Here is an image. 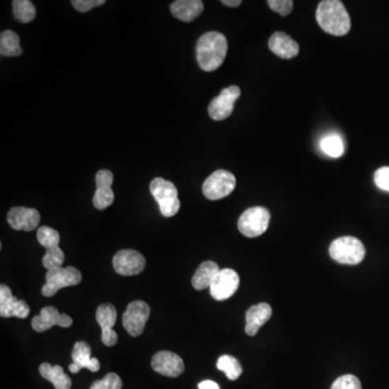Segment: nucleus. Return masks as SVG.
Instances as JSON below:
<instances>
[{
  "label": "nucleus",
  "instance_id": "nucleus-8",
  "mask_svg": "<svg viewBox=\"0 0 389 389\" xmlns=\"http://www.w3.org/2000/svg\"><path fill=\"white\" fill-rule=\"evenodd\" d=\"M150 308L143 300L130 303L123 312V325L131 337H139L145 329L146 322L150 318Z\"/></svg>",
  "mask_w": 389,
  "mask_h": 389
},
{
  "label": "nucleus",
  "instance_id": "nucleus-12",
  "mask_svg": "<svg viewBox=\"0 0 389 389\" xmlns=\"http://www.w3.org/2000/svg\"><path fill=\"white\" fill-rule=\"evenodd\" d=\"M73 325V319L67 314H60L59 310L52 306H47L41 310L40 314L33 318L32 328L36 332H45L55 326L69 328Z\"/></svg>",
  "mask_w": 389,
  "mask_h": 389
},
{
  "label": "nucleus",
  "instance_id": "nucleus-24",
  "mask_svg": "<svg viewBox=\"0 0 389 389\" xmlns=\"http://www.w3.org/2000/svg\"><path fill=\"white\" fill-rule=\"evenodd\" d=\"M0 55L8 57L22 55L20 38L13 30H4L0 34Z\"/></svg>",
  "mask_w": 389,
  "mask_h": 389
},
{
  "label": "nucleus",
  "instance_id": "nucleus-35",
  "mask_svg": "<svg viewBox=\"0 0 389 389\" xmlns=\"http://www.w3.org/2000/svg\"><path fill=\"white\" fill-rule=\"evenodd\" d=\"M199 389H220L218 383L213 382V380H203V382L199 383Z\"/></svg>",
  "mask_w": 389,
  "mask_h": 389
},
{
  "label": "nucleus",
  "instance_id": "nucleus-4",
  "mask_svg": "<svg viewBox=\"0 0 389 389\" xmlns=\"http://www.w3.org/2000/svg\"><path fill=\"white\" fill-rule=\"evenodd\" d=\"M150 191L159 205L160 212L166 218L176 215L180 210L181 203L178 189L170 181L156 178L150 185Z\"/></svg>",
  "mask_w": 389,
  "mask_h": 389
},
{
  "label": "nucleus",
  "instance_id": "nucleus-17",
  "mask_svg": "<svg viewBox=\"0 0 389 389\" xmlns=\"http://www.w3.org/2000/svg\"><path fill=\"white\" fill-rule=\"evenodd\" d=\"M8 223L16 230L32 232L40 223V214L32 208H12L8 213Z\"/></svg>",
  "mask_w": 389,
  "mask_h": 389
},
{
  "label": "nucleus",
  "instance_id": "nucleus-22",
  "mask_svg": "<svg viewBox=\"0 0 389 389\" xmlns=\"http://www.w3.org/2000/svg\"><path fill=\"white\" fill-rule=\"evenodd\" d=\"M220 271L221 269L215 262L207 261V262L201 263L196 273L193 274L191 285L197 291L208 289V288L211 287L212 283H213Z\"/></svg>",
  "mask_w": 389,
  "mask_h": 389
},
{
  "label": "nucleus",
  "instance_id": "nucleus-29",
  "mask_svg": "<svg viewBox=\"0 0 389 389\" xmlns=\"http://www.w3.org/2000/svg\"><path fill=\"white\" fill-rule=\"evenodd\" d=\"M65 261V254L60 247L47 250L46 254L43 259V265L47 271L59 269Z\"/></svg>",
  "mask_w": 389,
  "mask_h": 389
},
{
  "label": "nucleus",
  "instance_id": "nucleus-30",
  "mask_svg": "<svg viewBox=\"0 0 389 389\" xmlns=\"http://www.w3.org/2000/svg\"><path fill=\"white\" fill-rule=\"evenodd\" d=\"M123 380L116 373H108L102 380H96L90 389H121Z\"/></svg>",
  "mask_w": 389,
  "mask_h": 389
},
{
  "label": "nucleus",
  "instance_id": "nucleus-28",
  "mask_svg": "<svg viewBox=\"0 0 389 389\" xmlns=\"http://www.w3.org/2000/svg\"><path fill=\"white\" fill-rule=\"evenodd\" d=\"M37 240L46 250H50V249L59 247L60 235L53 228L48 227V226H41L37 230Z\"/></svg>",
  "mask_w": 389,
  "mask_h": 389
},
{
  "label": "nucleus",
  "instance_id": "nucleus-32",
  "mask_svg": "<svg viewBox=\"0 0 389 389\" xmlns=\"http://www.w3.org/2000/svg\"><path fill=\"white\" fill-rule=\"evenodd\" d=\"M269 7L274 11L278 12L280 16H286L291 13L294 3L292 0H269Z\"/></svg>",
  "mask_w": 389,
  "mask_h": 389
},
{
  "label": "nucleus",
  "instance_id": "nucleus-31",
  "mask_svg": "<svg viewBox=\"0 0 389 389\" xmlns=\"http://www.w3.org/2000/svg\"><path fill=\"white\" fill-rule=\"evenodd\" d=\"M331 389H362V387L357 376L346 374V376H339L333 383Z\"/></svg>",
  "mask_w": 389,
  "mask_h": 389
},
{
  "label": "nucleus",
  "instance_id": "nucleus-11",
  "mask_svg": "<svg viewBox=\"0 0 389 389\" xmlns=\"http://www.w3.org/2000/svg\"><path fill=\"white\" fill-rule=\"evenodd\" d=\"M146 259L135 250H121L115 254L113 266L115 271L121 276L139 275L145 269Z\"/></svg>",
  "mask_w": 389,
  "mask_h": 389
},
{
  "label": "nucleus",
  "instance_id": "nucleus-7",
  "mask_svg": "<svg viewBox=\"0 0 389 389\" xmlns=\"http://www.w3.org/2000/svg\"><path fill=\"white\" fill-rule=\"evenodd\" d=\"M236 187V178L230 171L218 170L205 181L203 193L210 201L225 198Z\"/></svg>",
  "mask_w": 389,
  "mask_h": 389
},
{
  "label": "nucleus",
  "instance_id": "nucleus-34",
  "mask_svg": "<svg viewBox=\"0 0 389 389\" xmlns=\"http://www.w3.org/2000/svg\"><path fill=\"white\" fill-rule=\"evenodd\" d=\"M105 0H73L72 5L79 12H88L94 8L104 5Z\"/></svg>",
  "mask_w": 389,
  "mask_h": 389
},
{
  "label": "nucleus",
  "instance_id": "nucleus-26",
  "mask_svg": "<svg viewBox=\"0 0 389 389\" xmlns=\"http://www.w3.org/2000/svg\"><path fill=\"white\" fill-rule=\"evenodd\" d=\"M12 8H13V14L16 20L22 23L32 22L36 16V8L33 5L32 1L28 0H14Z\"/></svg>",
  "mask_w": 389,
  "mask_h": 389
},
{
  "label": "nucleus",
  "instance_id": "nucleus-6",
  "mask_svg": "<svg viewBox=\"0 0 389 389\" xmlns=\"http://www.w3.org/2000/svg\"><path fill=\"white\" fill-rule=\"evenodd\" d=\"M271 222V213L264 207H252L242 214L238 230L248 238H255L266 232Z\"/></svg>",
  "mask_w": 389,
  "mask_h": 389
},
{
  "label": "nucleus",
  "instance_id": "nucleus-13",
  "mask_svg": "<svg viewBox=\"0 0 389 389\" xmlns=\"http://www.w3.org/2000/svg\"><path fill=\"white\" fill-rule=\"evenodd\" d=\"M154 371L168 378H178L184 372L185 366L182 358L172 351H158L152 359Z\"/></svg>",
  "mask_w": 389,
  "mask_h": 389
},
{
  "label": "nucleus",
  "instance_id": "nucleus-15",
  "mask_svg": "<svg viewBox=\"0 0 389 389\" xmlns=\"http://www.w3.org/2000/svg\"><path fill=\"white\" fill-rule=\"evenodd\" d=\"M112 171L100 170L96 173V191L94 196V205L98 210H105L114 203V191L112 189Z\"/></svg>",
  "mask_w": 389,
  "mask_h": 389
},
{
  "label": "nucleus",
  "instance_id": "nucleus-36",
  "mask_svg": "<svg viewBox=\"0 0 389 389\" xmlns=\"http://www.w3.org/2000/svg\"><path fill=\"white\" fill-rule=\"evenodd\" d=\"M242 0H223L222 4L223 5L227 6V7H238V6L242 5Z\"/></svg>",
  "mask_w": 389,
  "mask_h": 389
},
{
  "label": "nucleus",
  "instance_id": "nucleus-2",
  "mask_svg": "<svg viewBox=\"0 0 389 389\" xmlns=\"http://www.w3.org/2000/svg\"><path fill=\"white\" fill-rule=\"evenodd\" d=\"M227 39L219 32L205 33L197 43V61L205 72H213L223 64L227 55Z\"/></svg>",
  "mask_w": 389,
  "mask_h": 389
},
{
  "label": "nucleus",
  "instance_id": "nucleus-33",
  "mask_svg": "<svg viewBox=\"0 0 389 389\" xmlns=\"http://www.w3.org/2000/svg\"><path fill=\"white\" fill-rule=\"evenodd\" d=\"M374 182L378 188L389 193V167H382L376 171Z\"/></svg>",
  "mask_w": 389,
  "mask_h": 389
},
{
  "label": "nucleus",
  "instance_id": "nucleus-5",
  "mask_svg": "<svg viewBox=\"0 0 389 389\" xmlns=\"http://www.w3.org/2000/svg\"><path fill=\"white\" fill-rule=\"evenodd\" d=\"M81 273L75 267H59L47 271L46 283L41 289L43 295L51 298L63 288L73 287L81 283Z\"/></svg>",
  "mask_w": 389,
  "mask_h": 389
},
{
  "label": "nucleus",
  "instance_id": "nucleus-23",
  "mask_svg": "<svg viewBox=\"0 0 389 389\" xmlns=\"http://www.w3.org/2000/svg\"><path fill=\"white\" fill-rule=\"evenodd\" d=\"M39 372L45 380L55 385V389H71L72 380L60 366H51L48 362L39 366Z\"/></svg>",
  "mask_w": 389,
  "mask_h": 389
},
{
  "label": "nucleus",
  "instance_id": "nucleus-21",
  "mask_svg": "<svg viewBox=\"0 0 389 389\" xmlns=\"http://www.w3.org/2000/svg\"><path fill=\"white\" fill-rule=\"evenodd\" d=\"M173 16L183 22H191L203 11L201 0H176L170 7Z\"/></svg>",
  "mask_w": 389,
  "mask_h": 389
},
{
  "label": "nucleus",
  "instance_id": "nucleus-27",
  "mask_svg": "<svg viewBox=\"0 0 389 389\" xmlns=\"http://www.w3.org/2000/svg\"><path fill=\"white\" fill-rule=\"evenodd\" d=\"M321 148L327 155L332 158H339L344 155L343 140L339 135H331L325 137L320 143Z\"/></svg>",
  "mask_w": 389,
  "mask_h": 389
},
{
  "label": "nucleus",
  "instance_id": "nucleus-18",
  "mask_svg": "<svg viewBox=\"0 0 389 389\" xmlns=\"http://www.w3.org/2000/svg\"><path fill=\"white\" fill-rule=\"evenodd\" d=\"M73 363L69 364V370L76 374L81 369H88L91 372H98L101 364L96 358L91 357V347L86 342H77L74 346Z\"/></svg>",
  "mask_w": 389,
  "mask_h": 389
},
{
  "label": "nucleus",
  "instance_id": "nucleus-25",
  "mask_svg": "<svg viewBox=\"0 0 389 389\" xmlns=\"http://www.w3.org/2000/svg\"><path fill=\"white\" fill-rule=\"evenodd\" d=\"M220 371L224 372L228 380H236L242 374V366L240 362L230 355H223L216 362Z\"/></svg>",
  "mask_w": 389,
  "mask_h": 389
},
{
  "label": "nucleus",
  "instance_id": "nucleus-16",
  "mask_svg": "<svg viewBox=\"0 0 389 389\" xmlns=\"http://www.w3.org/2000/svg\"><path fill=\"white\" fill-rule=\"evenodd\" d=\"M117 320V310L112 304H103L96 310V321L102 329V342L104 345L114 346L118 335L113 330Z\"/></svg>",
  "mask_w": 389,
  "mask_h": 389
},
{
  "label": "nucleus",
  "instance_id": "nucleus-3",
  "mask_svg": "<svg viewBox=\"0 0 389 389\" xmlns=\"http://www.w3.org/2000/svg\"><path fill=\"white\" fill-rule=\"evenodd\" d=\"M329 253L339 264L357 265L363 261L366 249L355 237H339L330 244Z\"/></svg>",
  "mask_w": 389,
  "mask_h": 389
},
{
  "label": "nucleus",
  "instance_id": "nucleus-20",
  "mask_svg": "<svg viewBox=\"0 0 389 389\" xmlns=\"http://www.w3.org/2000/svg\"><path fill=\"white\" fill-rule=\"evenodd\" d=\"M271 52L281 59H292L300 52V46L289 35L283 32L274 33L269 41Z\"/></svg>",
  "mask_w": 389,
  "mask_h": 389
},
{
  "label": "nucleus",
  "instance_id": "nucleus-14",
  "mask_svg": "<svg viewBox=\"0 0 389 389\" xmlns=\"http://www.w3.org/2000/svg\"><path fill=\"white\" fill-rule=\"evenodd\" d=\"M30 306L24 300H18L12 295L11 290L8 286H0V316L3 318L26 319L30 315Z\"/></svg>",
  "mask_w": 389,
  "mask_h": 389
},
{
  "label": "nucleus",
  "instance_id": "nucleus-9",
  "mask_svg": "<svg viewBox=\"0 0 389 389\" xmlns=\"http://www.w3.org/2000/svg\"><path fill=\"white\" fill-rule=\"evenodd\" d=\"M242 91L239 86H230L222 90L219 96H216L210 103L209 115L213 120L221 121L228 118L234 111V104L239 98Z\"/></svg>",
  "mask_w": 389,
  "mask_h": 389
},
{
  "label": "nucleus",
  "instance_id": "nucleus-10",
  "mask_svg": "<svg viewBox=\"0 0 389 389\" xmlns=\"http://www.w3.org/2000/svg\"><path fill=\"white\" fill-rule=\"evenodd\" d=\"M239 285V276L234 269H221L210 287V293L214 300H225L234 295Z\"/></svg>",
  "mask_w": 389,
  "mask_h": 389
},
{
  "label": "nucleus",
  "instance_id": "nucleus-1",
  "mask_svg": "<svg viewBox=\"0 0 389 389\" xmlns=\"http://www.w3.org/2000/svg\"><path fill=\"white\" fill-rule=\"evenodd\" d=\"M316 18L319 26L333 36H344L351 30V18L339 0L320 1L317 8Z\"/></svg>",
  "mask_w": 389,
  "mask_h": 389
},
{
  "label": "nucleus",
  "instance_id": "nucleus-19",
  "mask_svg": "<svg viewBox=\"0 0 389 389\" xmlns=\"http://www.w3.org/2000/svg\"><path fill=\"white\" fill-rule=\"evenodd\" d=\"M273 310L267 303H259L257 305L251 306L246 314V333L250 337L257 334L259 329L271 319Z\"/></svg>",
  "mask_w": 389,
  "mask_h": 389
}]
</instances>
